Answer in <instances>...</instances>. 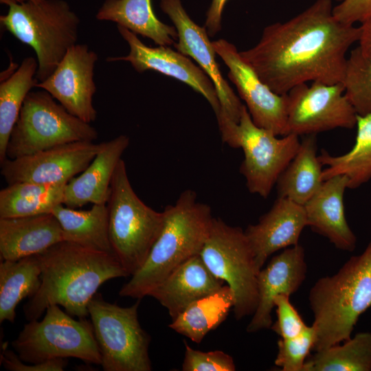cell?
Instances as JSON below:
<instances>
[{"label":"cell","instance_id":"obj_1","mask_svg":"<svg viewBox=\"0 0 371 371\" xmlns=\"http://www.w3.org/2000/svg\"><path fill=\"white\" fill-rule=\"evenodd\" d=\"M333 9L332 0H316L291 19L266 26L258 43L240 54L280 95L309 81L342 82L360 27L338 21Z\"/></svg>","mask_w":371,"mask_h":371},{"label":"cell","instance_id":"obj_2","mask_svg":"<svg viewBox=\"0 0 371 371\" xmlns=\"http://www.w3.org/2000/svg\"><path fill=\"white\" fill-rule=\"evenodd\" d=\"M41 284L23 306L27 321L38 319L52 304L78 318L89 315L88 305L106 281L129 276L113 255L63 240L38 254Z\"/></svg>","mask_w":371,"mask_h":371},{"label":"cell","instance_id":"obj_3","mask_svg":"<svg viewBox=\"0 0 371 371\" xmlns=\"http://www.w3.org/2000/svg\"><path fill=\"white\" fill-rule=\"evenodd\" d=\"M164 225L144 265L119 291L121 297L142 299L189 258L200 254L214 217L210 207L192 190L183 191L164 210Z\"/></svg>","mask_w":371,"mask_h":371},{"label":"cell","instance_id":"obj_4","mask_svg":"<svg viewBox=\"0 0 371 371\" xmlns=\"http://www.w3.org/2000/svg\"><path fill=\"white\" fill-rule=\"evenodd\" d=\"M308 301L314 315L315 352L349 339L360 315L371 306V241L337 273L317 280Z\"/></svg>","mask_w":371,"mask_h":371},{"label":"cell","instance_id":"obj_5","mask_svg":"<svg viewBox=\"0 0 371 371\" xmlns=\"http://www.w3.org/2000/svg\"><path fill=\"white\" fill-rule=\"evenodd\" d=\"M0 16L1 26L30 46L38 61L36 78L45 80L67 51L77 44L80 20L65 0H41L10 5Z\"/></svg>","mask_w":371,"mask_h":371},{"label":"cell","instance_id":"obj_6","mask_svg":"<svg viewBox=\"0 0 371 371\" xmlns=\"http://www.w3.org/2000/svg\"><path fill=\"white\" fill-rule=\"evenodd\" d=\"M106 205L113 254L131 276L144 265L160 234L164 211H155L138 197L122 159L114 171Z\"/></svg>","mask_w":371,"mask_h":371},{"label":"cell","instance_id":"obj_7","mask_svg":"<svg viewBox=\"0 0 371 371\" xmlns=\"http://www.w3.org/2000/svg\"><path fill=\"white\" fill-rule=\"evenodd\" d=\"M223 143L241 148L244 159L240 172L248 190L267 198L296 154L300 144L299 136L289 133L276 135L257 126L244 104L239 122H233L220 113L216 116Z\"/></svg>","mask_w":371,"mask_h":371},{"label":"cell","instance_id":"obj_8","mask_svg":"<svg viewBox=\"0 0 371 371\" xmlns=\"http://www.w3.org/2000/svg\"><path fill=\"white\" fill-rule=\"evenodd\" d=\"M97 130L71 114L45 90L31 91L12 131L6 148L9 159L54 146L81 141L94 142Z\"/></svg>","mask_w":371,"mask_h":371},{"label":"cell","instance_id":"obj_9","mask_svg":"<svg viewBox=\"0 0 371 371\" xmlns=\"http://www.w3.org/2000/svg\"><path fill=\"white\" fill-rule=\"evenodd\" d=\"M12 346L20 359L27 363L76 358L86 363L101 364L91 321L75 319L57 304L47 308L41 321L34 319L24 325Z\"/></svg>","mask_w":371,"mask_h":371},{"label":"cell","instance_id":"obj_10","mask_svg":"<svg viewBox=\"0 0 371 371\" xmlns=\"http://www.w3.org/2000/svg\"><path fill=\"white\" fill-rule=\"evenodd\" d=\"M140 299L122 307L95 293L88 305L89 315L104 371H150V336L138 320Z\"/></svg>","mask_w":371,"mask_h":371},{"label":"cell","instance_id":"obj_11","mask_svg":"<svg viewBox=\"0 0 371 371\" xmlns=\"http://www.w3.org/2000/svg\"><path fill=\"white\" fill-rule=\"evenodd\" d=\"M199 255L212 273L233 291L236 319L253 315L258 302L260 270L245 231L214 217Z\"/></svg>","mask_w":371,"mask_h":371},{"label":"cell","instance_id":"obj_12","mask_svg":"<svg viewBox=\"0 0 371 371\" xmlns=\"http://www.w3.org/2000/svg\"><path fill=\"white\" fill-rule=\"evenodd\" d=\"M289 133L316 135L333 129L353 128L357 114L345 93L342 82L313 81L300 84L287 93Z\"/></svg>","mask_w":371,"mask_h":371},{"label":"cell","instance_id":"obj_13","mask_svg":"<svg viewBox=\"0 0 371 371\" xmlns=\"http://www.w3.org/2000/svg\"><path fill=\"white\" fill-rule=\"evenodd\" d=\"M100 143L81 141L54 146L1 164V175L8 184L33 182L67 184L89 165Z\"/></svg>","mask_w":371,"mask_h":371},{"label":"cell","instance_id":"obj_14","mask_svg":"<svg viewBox=\"0 0 371 371\" xmlns=\"http://www.w3.org/2000/svg\"><path fill=\"white\" fill-rule=\"evenodd\" d=\"M216 52L229 69L227 76L236 86L253 122L278 136L289 134L287 95L273 92L243 59L236 46L225 39L212 41Z\"/></svg>","mask_w":371,"mask_h":371},{"label":"cell","instance_id":"obj_15","mask_svg":"<svg viewBox=\"0 0 371 371\" xmlns=\"http://www.w3.org/2000/svg\"><path fill=\"white\" fill-rule=\"evenodd\" d=\"M96 52L86 44H76L66 53L54 71L35 87L47 91L71 114L91 124L97 118L93 104L96 92L94 67Z\"/></svg>","mask_w":371,"mask_h":371},{"label":"cell","instance_id":"obj_16","mask_svg":"<svg viewBox=\"0 0 371 371\" xmlns=\"http://www.w3.org/2000/svg\"><path fill=\"white\" fill-rule=\"evenodd\" d=\"M160 8L177 30L178 42L174 43L175 47L192 58L210 78L220 102V113L238 123L244 104L222 76L205 27L199 25L190 17L181 0H160Z\"/></svg>","mask_w":371,"mask_h":371},{"label":"cell","instance_id":"obj_17","mask_svg":"<svg viewBox=\"0 0 371 371\" xmlns=\"http://www.w3.org/2000/svg\"><path fill=\"white\" fill-rule=\"evenodd\" d=\"M117 27L129 46V53L124 56L107 57V62H129L139 73L153 70L181 81L207 100L216 116L219 114L221 104L214 85L200 67L196 65L187 56L168 46H147L139 40L137 34L127 28L120 25Z\"/></svg>","mask_w":371,"mask_h":371},{"label":"cell","instance_id":"obj_18","mask_svg":"<svg viewBox=\"0 0 371 371\" xmlns=\"http://www.w3.org/2000/svg\"><path fill=\"white\" fill-rule=\"evenodd\" d=\"M307 272L304 249L298 245L284 249L273 257L257 278L258 302L247 327L249 333L271 328L274 299L279 295H291L304 281Z\"/></svg>","mask_w":371,"mask_h":371},{"label":"cell","instance_id":"obj_19","mask_svg":"<svg viewBox=\"0 0 371 371\" xmlns=\"http://www.w3.org/2000/svg\"><path fill=\"white\" fill-rule=\"evenodd\" d=\"M307 226L304 206L278 196L271 209L245 230L260 270L267 258L282 249L298 245Z\"/></svg>","mask_w":371,"mask_h":371},{"label":"cell","instance_id":"obj_20","mask_svg":"<svg viewBox=\"0 0 371 371\" xmlns=\"http://www.w3.org/2000/svg\"><path fill=\"white\" fill-rule=\"evenodd\" d=\"M348 179L344 175H336L324 181L316 193L303 205L307 226L326 237L335 247L352 251L357 237L346 221L344 195Z\"/></svg>","mask_w":371,"mask_h":371},{"label":"cell","instance_id":"obj_21","mask_svg":"<svg viewBox=\"0 0 371 371\" xmlns=\"http://www.w3.org/2000/svg\"><path fill=\"white\" fill-rule=\"evenodd\" d=\"M129 144L126 135L100 143L89 165L66 184L63 205L77 209L88 203L106 204L114 171Z\"/></svg>","mask_w":371,"mask_h":371},{"label":"cell","instance_id":"obj_22","mask_svg":"<svg viewBox=\"0 0 371 371\" xmlns=\"http://www.w3.org/2000/svg\"><path fill=\"white\" fill-rule=\"evenodd\" d=\"M63 240L61 226L53 213L0 218L2 260H17L39 254Z\"/></svg>","mask_w":371,"mask_h":371},{"label":"cell","instance_id":"obj_23","mask_svg":"<svg viewBox=\"0 0 371 371\" xmlns=\"http://www.w3.org/2000/svg\"><path fill=\"white\" fill-rule=\"evenodd\" d=\"M224 284L198 254L177 268L148 296L164 306L172 320L191 303L216 291Z\"/></svg>","mask_w":371,"mask_h":371},{"label":"cell","instance_id":"obj_24","mask_svg":"<svg viewBox=\"0 0 371 371\" xmlns=\"http://www.w3.org/2000/svg\"><path fill=\"white\" fill-rule=\"evenodd\" d=\"M95 18L115 22L158 45L168 46L178 39L176 28L156 16L151 0H104Z\"/></svg>","mask_w":371,"mask_h":371},{"label":"cell","instance_id":"obj_25","mask_svg":"<svg viewBox=\"0 0 371 371\" xmlns=\"http://www.w3.org/2000/svg\"><path fill=\"white\" fill-rule=\"evenodd\" d=\"M316 135H306L276 182L278 196L304 205L324 182Z\"/></svg>","mask_w":371,"mask_h":371},{"label":"cell","instance_id":"obj_26","mask_svg":"<svg viewBox=\"0 0 371 371\" xmlns=\"http://www.w3.org/2000/svg\"><path fill=\"white\" fill-rule=\"evenodd\" d=\"M52 213L61 226L64 240L115 256L109 239L106 204H93L88 210L60 204Z\"/></svg>","mask_w":371,"mask_h":371},{"label":"cell","instance_id":"obj_27","mask_svg":"<svg viewBox=\"0 0 371 371\" xmlns=\"http://www.w3.org/2000/svg\"><path fill=\"white\" fill-rule=\"evenodd\" d=\"M234 304V293L224 284L216 291L191 303L168 326L199 344L225 321Z\"/></svg>","mask_w":371,"mask_h":371},{"label":"cell","instance_id":"obj_28","mask_svg":"<svg viewBox=\"0 0 371 371\" xmlns=\"http://www.w3.org/2000/svg\"><path fill=\"white\" fill-rule=\"evenodd\" d=\"M357 134L352 148L347 153L334 156L322 150L319 159L323 169L324 181L344 175L348 188L355 189L371 179V114L357 116Z\"/></svg>","mask_w":371,"mask_h":371},{"label":"cell","instance_id":"obj_29","mask_svg":"<svg viewBox=\"0 0 371 371\" xmlns=\"http://www.w3.org/2000/svg\"><path fill=\"white\" fill-rule=\"evenodd\" d=\"M41 267L38 255L0 264V322H14L16 308L22 300L38 291Z\"/></svg>","mask_w":371,"mask_h":371},{"label":"cell","instance_id":"obj_30","mask_svg":"<svg viewBox=\"0 0 371 371\" xmlns=\"http://www.w3.org/2000/svg\"><path fill=\"white\" fill-rule=\"evenodd\" d=\"M66 184L17 182L0 191V218H13L52 213L63 204Z\"/></svg>","mask_w":371,"mask_h":371},{"label":"cell","instance_id":"obj_31","mask_svg":"<svg viewBox=\"0 0 371 371\" xmlns=\"http://www.w3.org/2000/svg\"><path fill=\"white\" fill-rule=\"evenodd\" d=\"M37 59L25 58L17 69L0 84V163L6 157L7 145L27 94L38 82Z\"/></svg>","mask_w":371,"mask_h":371},{"label":"cell","instance_id":"obj_32","mask_svg":"<svg viewBox=\"0 0 371 371\" xmlns=\"http://www.w3.org/2000/svg\"><path fill=\"white\" fill-rule=\"evenodd\" d=\"M371 332L353 337L309 356L303 371H370Z\"/></svg>","mask_w":371,"mask_h":371},{"label":"cell","instance_id":"obj_33","mask_svg":"<svg viewBox=\"0 0 371 371\" xmlns=\"http://www.w3.org/2000/svg\"><path fill=\"white\" fill-rule=\"evenodd\" d=\"M342 83L357 114H371V59L365 56L358 47L348 57Z\"/></svg>","mask_w":371,"mask_h":371},{"label":"cell","instance_id":"obj_34","mask_svg":"<svg viewBox=\"0 0 371 371\" xmlns=\"http://www.w3.org/2000/svg\"><path fill=\"white\" fill-rule=\"evenodd\" d=\"M316 331L313 325L306 326L302 333L291 338L278 341V353L275 365L282 371H303L305 362L313 349Z\"/></svg>","mask_w":371,"mask_h":371},{"label":"cell","instance_id":"obj_35","mask_svg":"<svg viewBox=\"0 0 371 371\" xmlns=\"http://www.w3.org/2000/svg\"><path fill=\"white\" fill-rule=\"evenodd\" d=\"M183 371H234L236 366L232 356L221 350L203 352L192 348L184 341Z\"/></svg>","mask_w":371,"mask_h":371},{"label":"cell","instance_id":"obj_36","mask_svg":"<svg viewBox=\"0 0 371 371\" xmlns=\"http://www.w3.org/2000/svg\"><path fill=\"white\" fill-rule=\"evenodd\" d=\"M289 297L287 295H279L273 301L277 320L272 324L271 328L280 338L284 339L297 336L307 326L291 303Z\"/></svg>","mask_w":371,"mask_h":371},{"label":"cell","instance_id":"obj_37","mask_svg":"<svg viewBox=\"0 0 371 371\" xmlns=\"http://www.w3.org/2000/svg\"><path fill=\"white\" fill-rule=\"evenodd\" d=\"M1 363L9 371H63L67 365L66 359H54L37 363H27L20 359L16 352L3 348Z\"/></svg>","mask_w":371,"mask_h":371},{"label":"cell","instance_id":"obj_38","mask_svg":"<svg viewBox=\"0 0 371 371\" xmlns=\"http://www.w3.org/2000/svg\"><path fill=\"white\" fill-rule=\"evenodd\" d=\"M333 13L345 24L361 23L371 16V0H343L333 7Z\"/></svg>","mask_w":371,"mask_h":371},{"label":"cell","instance_id":"obj_39","mask_svg":"<svg viewBox=\"0 0 371 371\" xmlns=\"http://www.w3.org/2000/svg\"><path fill=\"white\" fill-rule=\"evenodd\" d=\"M227 0H212L206 12L205 27L210 36L213 37L221 30L222 14Z\"/></svg>","mask_w":371,"mask_h":371},{"label":"cell","instance_id":"obj_40","mask_svg":"<svg viewBox=\"0 0 371 371\" xmlns=\"http://www.w3.org/2000/svg\"><path fill=\"white\" fill-rule=\"evenodd\" d=\"M361 24L358 47L365 56L371 59V16Z\"/></svg>","mask_w":371,"mask_h":371},{"label":"cell","instance_id":"obj_41","mask_svg":"<svg viewBox=\"0 0 371 371\" xmlns=\"http://www.w3.org/2000/svg\"><path fill=\"white\" fill-rule=\"evenodd\" d=\"M41 0H0V3L1 4L5 5L7 6H9L12 4H16V3H21L26 1H40Z\"/></svg>","mask_w":371,"mask_h":371},{"label":"cell","instance_id":"obj_42","mask_svg":"<svg viewBox=\"0 0 371 371\" xmlns=\"http://www.w3.org/2000/svg\"><path fill=\"white\" fill-rule=\"evenodd\" d=\"M335 1L339 3V2H341V1H343V0H335Z\"/></svg>","mask_w":371,"mask_h":371}]
</instances>
